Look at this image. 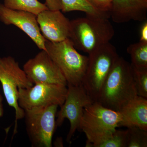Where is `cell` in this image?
I'll use <instances>...</instances> for the list:
<instances>
[{
    "instance_id": "obj_3",
    "label": "cell",
    "mask_w": 147,
    "mask_h": 147,
    "mask_svg": "<svg viewBox=\"0 0 147 147\" xmlns=\"http://www.w3.org/2000/svg\"><path fill=\"white\" fill-rule=\"evenodd\" d=\"M120 113L95 101L84 108L79 130L87 138L86 147H94L107 139L119 127Z\"/></svg>"
},
{
    "instance_id": "obj_4",
    "label": "cell",
    "mask_w": 147,
    "mask_h": 147,
    "mask_svg": "<svg viewBox=\"0 0 147 147\" xmlns=\"http://www.w3.org/2000/svg\"><path fill=\"white\" fill-rule=\"evenodd\" d=\"M45 51L63 74L67 85H82L88 58L77 51L69 38L59 42L46 40Z\"/></svg>"
},
{
    "instance_id": "obj_20",
    "label": "cell",
    "mask_w": 147,
    "mask_h": 147,
    "mask_svg": "<svg viewBox=\"0 0 147 147\" xmlns=\"http://www.w3.org/2000/svg\"><path fill=\"white\" fill-rule=\"evenodd\" d=\"M132 67L137 96L147 98V69Z\"/></svg>"
},
{
    "instance_id": "obj_23",
    "label": "cell",
    "mask_w": 147,
    "mask_h": 147,
    "mask_svg": "<svg viewBox=\"0 0 147 147\" xmlns=\"http://www.w3.org/2000/svg\"><path fill=\"white\" fill-rule=\"evenodd\" d=\"M140 41L147 42V23L145 22L141 28Z\"/></svg>"
},
{
    "instance_id": "obj_9",
    "label": "cell",
    "mask_w": 147,
    "mask_h": 147,
    "mask_svg": "<svg viewBox=\"0 0 147 147\" xmlns=\"http://www.w3.org/2000/svg\"><path fill=\"white\" fill-rule=\"evenodd\" d=\"M67 91L64 102L57 113L56 125L61 127L65 119L70 123V127L67 135L66 142L69 143L76 130H79V124L84 108L94 102L82 85H67Z\"/></svg>"
},
{
    "instance_id": "obj_15",
    "label": "cell",
    "mask_w": 147,
    "mask_h": 147,
    "mask_svg": "<svg viewBox=\"0 0 147 147\" xmlns=\"http://www.w3.org/2000/svg\"><path fill=\"white\" fill-rule=\"evenodd\" d=\"M62 5L61 11L67 12L71 11H81L85 12L86 15L98 16L109 19L110 14L100 12L96 10L90 5L86 0H61Z\"/></svg>"
},
{
    "instance_id": "obj_2",
    "label": "cell",
    "mask_w": 147,
    "mask_h": 147,
    "mask_svg": "<svg viewBox=\"0 0 147 147\" xmlns=\"http://www.w3.org/2000/svg\"><path fill=\"white\" fill-rule=\"evenodd\" d=\"M114 34L108 18L86 15L70 21L69 38L76 49L88 54L110 42Z\"/></svg>"
},
{
    "instance_id": "obj_6",
    "label": "cell",
    "mask_w": 147,
    "mask_h": 147,
    "mask_svg": "<svg viewBox=\"0 0 147 147\" xmlns=\"http://www.w3.org/2000/svg\"><path fill=\"white\" fill-rule=\"evenodd\" d=\"M0 82L7 104L15 111L13 135L17 132V122L24 119L25 110L18 104V88H26L33 85L19 63L11 56L0 58Z\"/></svg>"
},
{
    "instance_id": "obj_26",
    "label": "cell",
    "mask_w": 147,
    "mask_h": 147,
    "mask_svg": "<svg viewBox=\"0 0 147 147\" xmlns=\"http://www.w3.org/2000/svg\"></svg>"
},
{
    "instance_id": "obj_18",
    "label": "cell",
    "mask_w": 147,
    "mask_h": 147,
    "mask_svg": "<svg viewBox=\"0 0 147 147\" xmlns=\"http://www.w3.org/2000/svg\"><path fill=\"white\" fill-rule=\"evenodd\" d=\"M126 130L127 147H147V131L137 127H128Z\"/></svg>"
},
{
    "instance_id": "obj_12",
    "label": "cell",
    "mask_w": 147,
    "mask_h": 147,
    "mask_svg": "<svg viewBox=\"0 0 147 147\" xmlns=\"http://www.w3.org/2000/svg\"><path fill=\"white\" fill-rule=\"evenodd\" d=\"M37 21L41 34L46 40L59 42L69 38L70 21L61 10L43 11L37 15Z\"/></svg>"
},
{
    "instance_id": "obj_24",
    "label": "cell",
    "mask_w": 147,
    "mask_h": 147,
    "mask_svg": "<svg viewBox=\"0 0 147 147\" xmlns=\"http://www.w3.org/2000/svg\"><path fill=\"white\" fill-rule=\"evenodd\" d=\"M53 146L56 147H63V139L61 137H58L56 139Z\"/></svg>"
},
{
    "instance_id": "obj_21",
    "label": "cell",
    "mask_w": 147,
    "mask_h": 147,
    "mask_svg": "<svg viewBox=\"0 0 147 147\" xmlns=\"http://www.w3.org/2000/svg\"><path fill=\"white\" fill-rule=\"evenodd\" d=\"M86 1L96 10L110 15L114 0H86Z\"/></svg>"
},
{
    "instance_id": "obj_1",
    "label": "cell",
    "mask_w": 147,
    "mask_h": 147,
    "mask_svg": "<svg viewBox=\"0 0 147 147\" xmlns=\"http://www.w3.org/2000/svg\"><path fill=\"white\" fill-rule=\"evenodd\" d=\"M137 96L131 63L119 57L102 85L96 102L119 112Z\"/></svg>"
},
{
    "instance_id": "obj_11",
    "label": "cell",
    "mask_w": 147,
    "mask_h": 147,
    "mask_svg": "<svg viewBox=\"0 0 147 147\" xmlns=\"http://www.w3.org/2000/svg\"><path fill=\"white\" fill-rule=\"evenodd\" d=\"M0 21L12 25L24 32L40 50H45L46 40L42 36L37 21V15L27 11L13 10L0 4Z\"/></svg>"
},
{
    "instance_id": "obj_13",
    "label": "cell",
    "mask_w": 147,
    "mask_h": 147,
    "mask_svg": "<svg viewBox=\"0 0 147 147\" xmlns=\"http://www.w3.org/2000/svg\"><path fill=\"white\" fill-rule=\"evenodd\" d=\"M147 0H114L110 17L117 24L147 18Z\"/></svg>"
},
{
    "instance_id": "obj_5",
    "label": "cell",
    "mask_w": 147,
    "mask_h": 147,
    "mask_svg": "<svg viewBox=\"0 0 147 147\" xmlns=\"http://www.w3.org/2000/svg\"><path fill=\"white\" fill-rule=\"evenodd\" d=\"M82 85L94 102L97 101L102 85L119 56L110 42L92 52Z\"/></svg>"
},
{
    "instance_id": "obj_7",
    "label": "cell",
    "mask_w": 147,
    "mask_h": 147,
    "mask_svg": "<svg viewBox=\"0 0 147 147\" xmlns=\"http://www.w3.org/2000/svg\"><path fill=\"white\" fill-rule=\"evenodd\" d=\"M58 105L25 110L26 130L32 147H52Z\"/></svg>"
},
{
    "instance_id": "obj_10",
    "label": "cell",
    "mask_w": 147,
    "mask_h": 147,
    "mask_svg": "<svg viewBox=\"0 0 147 147\" xmlns=\"http://www.w3.org/2000/svg\"><path fill=\"white\" fill-rule=\"evenodd\" d=\"M23 69L32 84H61L67 82L59 69L45 50H41L27 61Z\"/></svg>"
},
{
    "instance_id": "obj_19",
    "label": "cell",
    "mask_w": 147,
    "mask_h": 147,
    "mask_svg": "<svg viewBox=\"0 0 147 147\" xmlns=\"http://www.w3.org/2000/svg\"><path fill=\"white\" fill-rule=\"evenodd\" d=\"M127 130L116 129L107 139L98 143L94 147H127Z\"/></svg>"
},
{
    "instance_id": "obj_25",
    "label": "cell",
    "mask_w": 147,
    "mask_h": 147,
    "mask_svg": "<svg viewBox=\"0 0 147 147\" xmlns=\"http://www.w3.org/2000/svg\"><path fill=\"white\" fill-rule=\"evenodd\" d=\"M3 100V98L2 94L0 93V119L2 117L4 113Z\"/></svg>"
},
{
    "instance_id": "obj_16",
    "label": "cell",
    "mask_w": 147,
    "mask_h": 147,
    "mask_svg": "<svg viewBox=\"0 0 147 147\" xmlns=\"http://www.w3.org/2000/svg\"><path fill=\"white\" fill-rule=\"evenodd\" d=\"M3 4L7 8L27 11L36 15L49 9L45 4L38 0H3Z\"/></svg>"
},
{
    "instance_id": "obj_8",
    "label": "cell",
    "mask_w": 147,
    "mask_h": 147,
    "mask_svg": "<svg viewBox=\"0 0 147 147\" xmlns=\"http://www.w3.org/2000/svg\"><path fill=\"white\" fill-rule=\"evenodd\" d=\"M67 87L61 84H36L18 88V104L24 110L53 105L60 107L65 100Z\"/></svg>"
},
{
    "instance_id": "obj_22",
    "label": "cell",
    "mask_w": 147,
    "mask_h": 147,
    "mask_svg": "<svg viewBox=\"0 0 147 147\" xmlns=\"http://www.w3.org/2000/svg\"><path fill=\"white\" fill-rule=\"evenodd\" d=\"M45 4L50 10H61L62 5L61 0H45Z\"/></svg>"
},
{
    "instance_id": "obj_14",
    "label": "cell",
    "mask_w": 147,
    "mask_h": 147,
    "mask_svg": "<svg viewBox=\"0 0 147 147\" xmlns=\"http://www.w3.org/2000/svg\"><path fill=\"white\" fill-rule=\"evenodd\" d=\"M119 112L121 116L119 127H137L147 131V98L137 96Z\"/></svg>"
},
{
    "instance_id": "obj_17",
    "label": "cell",
    "mask_w": 147,
    "mask_h": 147,
    "mask_svg": "<svg viewBox=\"0 0 147 147\" xmlns=\"http://www.w3.org/2000/svg\"><path fill=\"white\" fill-rule=\"evenodd\" d=\"M130 55L132 66L138 69H147V42H141L129 45L127 49Z\"/></svg>"
}]
</instances>
